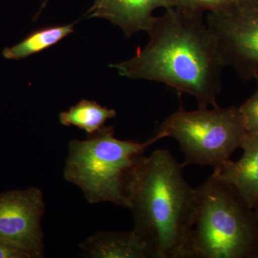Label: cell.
<instances>
[{
    "instance_id": "obj_1",
    "label": "cell",
    "mask_w": 258,
    "mask_h": 258,
    "mask_svg": "<svg viewBox=\"0 0 258 258\" xmlns=\"http://www.w3.org/2000/svg\"><path fill=\"white\" fill-rule=\"evenodd\" d=\"M147 33L149 42L143 49L110 67L123 77L164 83L190 95L199 107L218 106L225 66L203 15L171 7L156 17Z\"/></svg>"
},
{
    "instance_id": "obj_2",
    "label": "cell",
    "mask_w": 258,
    "mask_h": 258,
    "mask_svg": "<svg viewBox=\"0 0 258 258\" xmlns=\"http://www.w3.org/2000/svg\"><path fill=\"white\" fill-rule=\"evenodd\" d=\"M183 168L169 151L158 149L144 156L132 179L128 209L150 258H184L198 196L184 179Z\"/></svg>"
},
{
    "instance_id": "obj_3",
    "label": "cell",
    "mask_w": 258,
    "mask_h": 258,
    "mask_svg": "<svg viewBox=\"0 0 258 258\" xmlns=\"http://www.w3.org/2000/svg\"><path fill=\"white\" fill-rule=\"evenodd\" d=\"M197 191L184 258H258V214L235 186L213 172Z\"/></svg>"
},
{
    "instance_id": "obj_4",
    "label": "cell",
    "mask_w": 258,
    "mask_h": 258,
    "mask_svg": "<svg viewBox=\"0 0 258 258\" xmlns=\"http://www.w3.org/2000/svg\"><path fill=\"white\" fill-rule=\"evenodd\" d=\"M120 140L113 126H103L86 140H72L63 175L79 186L88 203H111L128 208L129 188L149 146Z\"/></svg>"
},
{
    "instance_id": "obj_5",
    "label": "cell",
    "mask_w": 258,
    "mask_h": 258,
    "mask_svg": "<svg viewBox=\"0 0 258 258\" xmlns=\"http://www.w3.org/2000/svg\"><path fill=\"white\" fill-rule=\"evenodd\" d=\"M247 132L239 108L199 107L186 111L182 107L171 113L150 138L153 144L164 138L175 139L184 154L183 166H210L220 171L242 148Z\"/></svg>"
},
{
    "instance_id": "obj_6",
    "label": "cell",
    "mask_w": 258,
    "mask_h": 258,
    "mask_svg": "<svg viewBox=\"0 0 258 258\" xmlns=\"http://www.w3.org/2000/svg\"><path fill=\"white\" fill-rule=\"evenodd\" d=\"M207 25L216 39L225 66L244 81L258 78V0H240L208 14Z\"/></svg>"
},
{
    "instance_id": "obj_7",
    "label": "cell",
    "mask_w": 258,
    "mask_h": 258,
    "mask_svg": "<svg viewBox=\"0 0 258 258\" xmlns=\"http://www.w3.org/2000/svg\"><path fill=\"white\" fill-rule=\"evenodd\" d=\"M42 191L35 187L0 193V239L26 249L32 258L44 257Z\"/></svg>"
},
{
    "instance_id": "obj_8",
    "label": "cell",
    "mask_w": 258,
    "mask_h": 258,
    "mask_svg": "<svg viewBox=\"0 0 258 258\" xmlns=\"http://www.w3.org/2000/svg\"><path fill=\"white\" fill-rule=\"evenodd\" d=\"M171 7L172 0H94L86 15L108 20L129 37L139 32H148L155 20L154 12Z\"/></svg>"
},
{
    "instance_id": "obj_9",
    "label": "cell",
    "mask_w": 258,
    "mask_h": 258,
    "mask_svg": "<svg viewBox=\"0 0 258 258\" xmlns=\"http://www.w3.org/2000/svg\"><path fill=\"white\" fill-rule=\"evenodd\" d=\"M238 161H231L220 171H214L233 185L241 196L254 208L258 201V135L247 133Z\"/></svg>"
},
{
    "instance_id": "obj_10",
    "label": "cell",
    "mask_w": 258,
    "mask_h": 258,
    "mask_svg": "<svg viewBox=\"0 0 258 258\" xmlns=\"http://www.w3.org/2000/svg\"><path fill=\"white\" fill-rule=\"evenodd\" d=\"M80 247L91 258H149L147 248L134 230L131 232H100Z\"/></svg>"
},
{
    "instance_id": "obj_11",
    "label": "cell",
    "mask_w": 258,
    "mask_h": 258,
    "mask_svg": "<svg viewBox=\"0 0 258 258\" xmlns=\"http://www.w3.org/2000/svg\"><path fill=\"white\" fill-rule=\"evenodd\" d=\"M74 24L47 27L32 32L23 40L11 47H6L3 55L8 60H20L55 45L74 32Z\"/></svg>"
},
{
    "instance_id": "obj_12",
    "label": "cell",
    "mask_w": 258,
    "mask_h": 258,
    "mask_svg": "<svg viewBox=\"0 0 258 258\" xmlns=\"http://www.w3.org/2000/svg\"><path fill=\"white\" fill-rule=\"evenodd\" d=\"M115 115V110L102 106L95 101L82 100L69 111L62 112L59 118L62 125H75L91 135L103 127L107 120Z\"/></svg>"
},
{
    "instance_id": "obj_13",
    "label": "cell",
    "mask_w": 258,
    "mask_h": 258,
    "mask_svg": "<svg viewBox=\"0 0 258 258\" xmlns=\"http://www.w3.org/2000/svg\"><path fill=\"white\" fill-rule=\"evenodd\" d=\"M240 0H172L173 7L185 13L203 15L216 13L233 6Z\"/></svg>"
},
{
    "instance_id": "obj_14",
    "label": "cell",
    "mask_w": 258,
    "mask_h": 258,
    "mask_svg": "<svg viewBox=\"0 0 258 258\" xmlns=\"http://www.w3.org/2000/svg\"><path fill=\"white\" fill-rule=\"evenodd\" d=\"M257 86L252 96L239 107L247 133L258 135V78Z\"/></svg>"
},
{
    "instance_id": "obj_15",
    "label": "cell",
    "mask_w": 258,
    "mask_h": 258,
    "mask_svg": "<svg viewBox=\"0 0 258 258\" xmlns=\"http://www.w3.org/2000/svg\"><path fill=\"white\" fill-rule=\"evenodd\" d=\"M0 258H32L26 249L0 239Z\"/></svg>"
},
{
    "instance_id": "obj_16",
    "label": "cell",
    "mask_w": 258,
    "mask_h": 258,
    "mask_svg": "<svg viewBox=\"0 0 258 258\" xmlns=\"http://www.w3.org/2000/svg\"><path fill=\"white\" fill-rule=\"evenodd\" d=\"M49 0H44L43 3H42L41 8H40V11H39L38 14H37V16H39L40 15V13H41V12L42 10L45 9V7H46V5L47 4V3H48Z\"/></svg>"
},
{
    "instance_id": "obj_17",
    "label": "cell",
    "mask_w": 258,
    "mask_h": 258,
    "mask_svg": "<svg viewBox=\"0 0 258 258\" xmlns=\"http://www.w3.org/2000/svg\"><path fill=\"white\" fill-rule=\"evenodd\" d=\"M254 209L255 210V211L257 212L258 214V201L256 203L255 205H254Z\"/></svg>"
}]
</instances>
